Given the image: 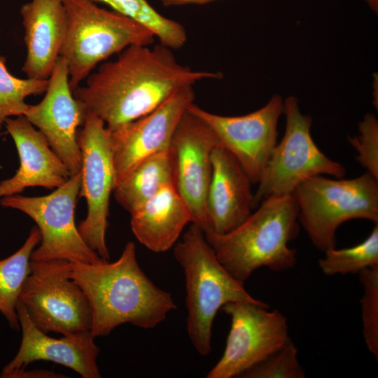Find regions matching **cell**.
<instances>
[{
  "label": "cell",
  "mask_w": 378,
  "mask_h": 378,
  "mask_svg": "<svg viewBox=\"0 0 378 378\" xmlns=\"http://www.w3.org/2000/svg\"><path fill=\"white\" fill-rule=\"evenodd\" d=\"M102 64L74 92L88 113L111 130L149 113L177 91L220 73L193 70L176 60L172 49L134 45Z\"/></svg>",
  "instance_id": "1"
},
{
  "label": "cell",
  "mask_w": 378,
  "mask_h": 378,
  "mask_svg": "<svg viewBox=\"0 0 378 378\" xmlns=\"http://www.w3.org/2000/svg\"><path fill=\"white\" fill-rule=\"evenodd\" d=\"M69 277L87 298L90 332L94 338L107 336L125 323L153 328L177 307L172 295L156 286L143 272L132 241L113 262L69 261Z\"/></svg>",
  "instance_id": "2"
},
{
  "label": "cell",
  "mask_w": 378,
  "mask_h": 378,
  "mask_svg": "<svg viewBox=\"0 0 378 378\" xmlns=\"http://www.w3.org/2000/svg\"><path fill=\"white\" fill-rule=\"evenodd\" d=\"M299 230L298 206L292 193L265 199L255 212L228 232L209 231L204 235L220 263L244 284L262 267L274 272L293 267L297 251L288 244Z\"/></svg>",
  "instance_id": "3"
},
{
  "label": "cell",
  "mask_w": 378,
  "mask_h": 378,
  "mask_svg": "<svg viewBox=\"0 0 378 378\" xmlns=\"http://www.w3.org/2000/svg\"><path fill=\"white\" fill-rule=\"evenodd\" d=\"M185 276L186 329L201 356L211 351L212 326L218 311L232 302L267 303L254 298L217 258L204 232L191 223L173 250Z\"/></svg>",
  "instance_id": "4"
},
{
  "label": "cell",
  "mask_w": 378,
  "mask_h": 378,
  "mask_svg": "<svg viewBox=\"0 0 378 378\" xmlns=\"http://www.w3.org/2000/svg\"><path fill=\"white\" fill-rule=\"evenodd\" d=\"M66 30L59 56L74 92L100 62L134 45L150 46L155 36L140 22L99 7L92 0H62Z\"/></svg>",
  "instance_id": "5"
},
{
  "label": "cell",
  "mask_w": 378,
  "mask_h": 378,
  "mask_svg": "<svg viewBox=\"0 0 378 378\" xmlns=\"http://www.w3.org/2000/svg\"><path fill=\"white\" fill-rule=\"evenodd\" d=\"M293 195L299 223L323 252L335 247L336 231L344 222L365 219L378 223V179L367 172L349 179L312 176Z\"/></svg>",
  "instance_id": "6"
},
{
  "label": "cell",
  "mask_w": 378,
  "mask_h": 378,
  "mask_svg": "<svg viewBox=\"0 0 378 378\" xmlns=\"http://www.w3.org/2000/svg\"><path fill=\"white\" fill-rule=\"evenodd\" d=\"M286 128L275 146L253 194V209L273 195L292 194L306 179L327 175L344 178L346 169L330 159L314 141L310 130L312 118L303 115L298 100L289 97L284 102Z\"/></svg>",
  "instance_id": "7"
},
{
  "label": "cell",
  "mask_w": 378,
  "mask_h": 378,
  "mask_svg": "<svg viewBox=\"0 0 378 378\" xmlns=\"http://www.w3.org/2000/svg\"><path fill=\"white\" fill-rule=\"evenodd\" d=\"M80 181V172L47 195L25 197L17 194L1 197L3 207L24 213L35 221L40 230L41 243L32 251L31 260L94 263L103 260L85 243L76 225L75 210Z\"/></svg>",
  "instance_id": "8"
},
{
  "label": "cell",
  "mask_w": 378,
  "mask_h": 378,
  "mask_svg": "<svg viewBox=\"0 0 378 378\" xmlns=\"http://www.w3.org/2000/svg\"><path fill=\"white\" fill-rule=\"evenodd\" d=\"M18 302L35 326L45 333L68 335L90 331L88 301L69 277L68 260H31Z\"/></svg>",
  "instance_id": "9"
},
{
  "label": "cell",
  "mask_w": 378,
  "mask_h": 378,
  "mask_svg": "<svg viewBox=\"0 0 378 378\" xmlns=\"http://www.w3.org/2000/svg\"><path fill=\"white\" fill-rule=\"evenodd\" d=\"M78 142L82 155L79 197L85 198L88 206L78 230L102 259L109 260L106 233L110 197L115 186L110 131L101 119L88 113Z\"/></svg>",
  "instance_id": "10"
},
{
  "label": "cell",
  "mask_w": 378,
  "mask_h": 378,
  "mask_svg": "<svg viewBox=\"0 0 378 378\" xmlns=\"http://www.w3.org/2000/svg\"><path fill=\"white\" fill-rule=\"evenodd\" d=\"M221 309L230 316L231 326L223 356L207 378L239 377L290 339L286 316L269 310L267 304L232 302Z\"/></svg>",
  "instance_id": "11"
},
{
  "label": "cell",
  "mask_w": 378,
  "mask_h": 378,
  "mask_svg": "<svg viewBox=\"0 0 378 378\" xmlns=\"http://www.w3.org/2000/svg\"><path fill=\"white\" fill-rule=\"evenodd\" d=\"M187 110L209 127L220 145L238 161L252 184H258L276 145L277 124L284 113L281 97L275 94L263 107L244 115L214 114L194 102Z\"/></svg>",
  "instance_id": "12"
},
{
  "label": "cell",
  "mask_w": 378,
  "mask_h": 378,
  "mask_svg": "<svg viewBox=\"0 0 378 378\" xmlns=\"http://www.w3.org/2000/svg\"><path fill=\"white\" fill-rule=\"evenodd\" d=\"M220 145L209 127L188 110L181 117L169 146L172 184L190 209L192 223L210 230L206 200L211 178V153Z\"/></svg>",
  "instance_id": "13"
},
{
  "label": "cell",
  "mask_w": 378,
  "mask_h": 378,
  "mask_svg": "<svg viewBox=\"0 0 378 378\" xmlns=\"http://www.w3.org/2000/svg\"><path fill=\"white\" fill-rule=\"evenodd\" d=\"M88 112L71 89L66 60L59 57L48 78L43 99L29 105L26 118L38 128L71 175L79 173L82 155L78 142V128Z\"/></svg>",
  "instance_id": "14"
},
{
  "label": "cell",
  "mask_w": 378,
  "mask_h": 378,
  "mask_svg": "<svg viewBox=\"0 0 378 378\" xmlns=\"http://www.w3.org/2000/svg\"><path fill=\"white\" fill-rule=\"evenodd\" d=\"M194 100L192 86L186 87L146 115L109 130L115 185L141 160L169 148L181 117Z\"/></svg>",
  "instance_id": "15"
},
{
  "label": "cell",
  "mask_w": 378,
  "mask_h": 378,
  "mask_svg": "<svg viewBox=\"0 0 378 378\" xmlns=\"http://www.w3.org/2000/svg\"><path fill=\"white\" fill-rule=\"evenodd\" d=\"M16 309L22 332V341L15 356L4 366L0 377L12 378L15 373L38 360L64 365L83 378L101 377L97 363L99 349L94 344L90 331L52 338L35 326L20 302Z\"/></svg>",
  "instance_id": "16"
},
{
  "label": "cell",
  "mask_w": 378,
  "mask_h": 378,
  "mask_svg": "<svg viewBox=\"0 0 378 378\" xmlns=\"http://www.w3.org/2000/svg\"><path fill=\"white\" fill-rule=\"evenodd\" d=\"M4 125L15 144L20 167L14 176L0 182V197L20 194L29 187L55 189L69 178L66 166L24 115L8 118Z\"/></svg>",
  "instance_id": "17"
},
{
  "label": "cell",
  "mask_w": 378,
  "mask_h": 378,
  "mask_svg": "<svg viewBox=\"0 0 378 378\" xmlns=\"http://www.w3.org/2000/svg\"><path fill=\"white\" fill-rule=\"evenodd\" d=\"M211 164L206 200L209 231L224 234L239 226L251 214L252 183L236 158L220 145L212 151Z\"/></svg>",
  "instance_id": "18"
},
{
  "label": "cell",
  "mask_w": 378,
  "mask_h": 378,
  "mask_svg": "<svg viewBox=\"0 0 378 378\" xmlns=\"http://www.w3.org/2000/svg\"><path fill=\"white\" fill-rule=\"evenodd\" d=\"M27 55L22 70L28 78L47 80L59 57L66 30L62 0H31L20 8Z\"/></svg>",
  "instance_id": "19"
},
{
  "label": "cell",
  "mask_w": 378,
  "mask_h": 378,
  "mask_svg": "<svg viewBox=\"0 0 378 378\" xmlns=\"http://www.w3.org/2000/svg\"><path fill=\"white\" fill-rule=\"evenodd\" d=\"M130 215L134 236L155 253L172 248L186 225L192 223L190 209L173 185L163 188Z\"/></svg>",
  "instance_id": "20"
},
{
  "label": "cell",
  "mask_w": 378,
  "mask_h": 378,
  "mask_svg": "<svg viewBox=\"0 0 378 378\" xmlns=\"http://www.w3.org/2000/svg\"><path fill=\"white\" fill-rule=\"evenodd\" d=\"M168 148L141 160L115 185L114 197L130 214L165 186L173 185Z\"/></svg>",
  "instance_id": "21"
},
{
  "label": "cell",
  "mask_w": 378,
  "mask_h": 378,
  "mask_svg": "<svg viewBox=\"0 0 378 378\" xmlns=\"http://www.w3.org/2000/svg\"><path fill=\"white\" fill-rule=\"evenodd\" d=\"M40 241V230L34 226L23 245L0 260V313L15 330L20 328L16 309L19 296L30 272L31 253Z\"/></svg>",
  "instance_id": "22"
},
{
  "label": "cell",
  "mask_w": 378,
  "mask_h": 378,
  "mask_svg": "<svg viewBox=\"0 0 378 378\" xmlns=\"http://www.w3.org/2000/svg\"><path fill=\"white\" fill-rule=\"evenodd\" d=\"M103 2L114 11L127 16L148 27L160 43L172 50L181 48L187 34L179 22L155 10L146 0H92Z\"/></svg>",
  "instance_id": "23"
},
{
  "label": "cell",
  "mask_w": 378,
  "mask_h": 378,
  "mask_svg": "<svg viewBox=\"0 0 378 378\" xmlns=\"http://www.w3.org/2000/svg\"><path fill=\"white\" fill-rule=\"evenodd\" d=\"M318 265L326 276L358 274L363 270L378 265V223L368 237L350 248H330L324 252Z\"/></svg>",
  "instance_id": "24"
},
{
  "label": "cell",
  "mask_w": 378,
  "mask_h": 378,
  "mask_svg": "<svg viewBox=\"0 0 378 378\" xmlns=\"http://www.w3.org/2000/svg\"><path fill=\"white\" fill-rule=\"evenodd\" d=\"M6 57L0 55V130L8 118L24 115L29 105L25 99L45 93L47 80L19 78L6 68Z\"/></svg>",
  "instance_id": "25"
},
{
  "label": "cell",
  "mask_w": 378,
  "mask_h": 378,
  "mask_svg": "<svg viewBox=\"0 0 378 378\" xmlns=\"http://www.w3.org/2000/svg\"><path fill=\"white\" fill-rule=\"evenodd\" d=\"M363 288L360 299L363 335L369 351L378 358V265L358 273Z\"/></svg>",
  "instance_id": "26"
},
{
  "label": "cell",
  "mask_w": 378,
  "mask_h": 378,
  "mask_svg": "<svg viewBox=\"0 0 378 378\" xmlns=\"http://www.w3.org/2000/svg\"><path fill=\"white\" fill-rule=\"evenodd\" d=\"M298 348L290 338L280 349L253 365L240 377L303 378L305 371L298 360Z\"/></svg>",
  "instance_id": "27"
},
{
  "label": "cell",
  "mask_w": 378,
  "mask_h": 378,
  "mask_svg": "<svg viewBox=\"0 0 378 378\" xmlns=\"http://www.w3.org/2000/svg\"><path fill=\"white\" fill-rule=\"evenodd\" d=\"M360 134L349 136L348 141L357 152L360 165L378 179V121L372 113L366 114L358 123Z\"/></svg>",
  "instance_id": "28"
},
{
  "label": "cell",
  "mask_w": 378,
  "mask_h": 378,
  "mask_svg": "<svg viewBox=\"0 0 378 378\" xmlns=\"http://www.w3.org/2000/svg\"><path fill=\"white\" fill-rule=\"evenodd\" d=\"M66 377L64 374L56 373L47 370H31L24 369L15 373L12 378H60Z\"/></svg>",
  "instance_id": "29"
},
{
  "label": "cell",
  "mask_w": 378,
  "mask_h": 378,
  "mask_svg": "<svg viewBox=\"0 0 378 378\" xmlns=\"http://www.w3.org/2000/svg\"><path fill=\"white\" fill-rule=\"evenodd\" d=\"M215 0H161L162 3L166 6H181L186 4H201Z\"/></svg>",
  "instance_id": "30"
}]
</instances>
